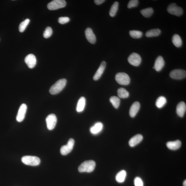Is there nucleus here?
Wrapping results in <instances>:
<instances>
[{"label":"nucleus","mask_w":186,"mask_h":186,"mask_svg":"<svg viewBox=\"0 0 186 186\" xmlns=\"http://www.w3.org/2000/svg\"><path fill=\"white\" fill-rule=\"evenodd\" d=\"M106 65V63L105 62L103 61L101 63L99 68L93 77V79L94 80H98L101 77L105 70Z\"/></svg>","instance_id":"4468645a"},{"label":"nucleus","mask_w":186,"mask_h":186,"mask_svg":"<svg viewBox=\"0 0 186 186\" xmlns=\"http://www.w3.org/2000/svg\"><path fill=\"white\" fill-rule=\"evenodd\" d=\"M86 103V100L84 97H81L79 99L76 107V111L78 112H82L84 110Z\"/></svg>","instance_id":"412c9836"},{"label":"nucleus","mask_w":186,"mask_h":186,"mask_svg":"<svg viewBox=\"0 0 186 186\" xmlns=\"http://www.w3.org/2000/svg\"><path fill=\"white\" fill-rule=\"evenodd\" d=\"M110 101L114 107L116 109L118 108L120 103V100L119 98L116 96L111 97L110 98Z\"/></svg>","instance_id":"c85d7f7f"},{"label":"nucleus","mask_w":186,"mask_h":186,"mask_svg":"<svg viewBox=\"0 0 186 186\" xmlns=\"http://www.w3.org/2000/svg\"><path fill=\"white\" fill-rule=\"evenodd\" d=\"M183 186H186V180H185L183 183Z\"/></svg>","instance_id":"e433bc0d"},{"label":"nucleus","mask_w":186,"mask_h":186,"mask_svg":"<svg viewBox=\"0 0 186 186\" xmlns=\"http://www.w3.org/2000/svg\"><path fill=\"white\" fill-rule=\"evenodd\" d=\"M85 34L86 38L89 43L92 44L96 43V37L91 28H87L86 30Z\"/></svg>","instance_id":"ddd939ff"},{"label":"nucleus","mask_w":186,"mask_h":186,"mask_svg":"<svg viewBox=\"0 0 186 186\" xmlns=\"http://www.w3.org/2000/svg\"><path fill=\"white\" fill-rule=\"evenodd\" d=\"M161 31L159 29H152L146 32V36L147 37H152L159 36Z\"/></svg>","instance_id":"b1692460"},{"label":"nucleus","mask_w":186,"mask_h":186,"mask_svg":"<svg viewBox=\"0 0 186 186\" xmlns=\"http://www.w3.org/2000/svg\"><path fill=\"white\" fill-rule=\"evenodd\" d=\"M25 61L28 67L32 69L35 66L37 59L35 56L32 54H30L25 57Z\"/></svg>","instance_id":"f8f14e48"},{"label":"nucleus","mask_w":186,"mask_h":186,"mask_svg":"<svg viewBox=\"0 0 186 186\" xmlns=\"http://www.w3.org/2000/svg\"><path fill=\"white\" fill-rule=\"evenodd\" d=\"M167 147L171 150H176L179 148L181 146V141L177 140L174 141H169L166 144Z\"/></svg>","instance_id":"aec40b11"},{"label":"nucleus","mask_w":186,"mask_h":186,"mask_svg":"<svg viewBox=\"0 0 186 186\" xmlns=\"http://www.w3.org/2000/svg\"><path fill=\"white\" fill-rule=\"evenodd\" d=\"M139 1L138 0H131L129 2L128 4V8H135L138 5Z\"/></svg>","instance_id":"473e14b6"},{"label":"nucleus","mask_w":186,"mask_h":186,"mask_svg":"<svg viewBox=\"0 0 186 186\" xmlns=\"http://www.w3.org/2000/svg\"><path fill=\"white\" fill-rule=\"evenodd\" d=\"M27 110V106L25 104H23L20 106L18 111L16 120L18 122H21L24 120Z\"/></svg>","instance_id":"9b49d317"},{"label":"nucleus","mask_w":186,"mask_h":186,"mask_svg":"<svg viewBox=\"0 0 186 186\" xmlns=\"http://www.w3.org/2000/svg\"><path fill=\"white\" fill-rule=\"evenodd\" d=\"M127 176L126 171L122 170L120 171L117 174L116 176V181L118 183H122L124 182Z\"/></svg>","instance_id":"4be33fe9"},{"label":"nucleus","mask_w":186,"mask_h":186,"mask_svg":"<svg viewBox=\"0 0 186 186\" xmlns=\"http://www.w3.org/2000/svg\"><path fill=\"white\" fill-rule=\"evenodd\" d=\"M140 107V104L138 102H134L132 104L130 107L129 110V115L132 118H134L136 116Z\"/></svg>","instance_id":"2eb2a0df"},{"label":"nucleus","mask_w":186,"mask_h":186,"mask_svg":"<svg viewBox=\"0 0 186 186\" xmlns=\"http://www.w3.org/2000/svg\"><path fill=\"white\" fill-rule=\"evenodd\" d=\"M105 1H104V0H95L94 2L95 3L97 4V5H100V4L103 3Z\"/></svg>","instance_id":"c9c22d12"},{"label":"nucleus","mask_w":186,"mask_h":186,"mask_svg":"<svg viewBox=\"0 0 186 186\" xmlns=\"http://www.w3.org/2000/svg\"><path fill=\"white\" fill-rule=\"evenodd\" d=\"M166 98L163 96H160L158 98L156 101V106L158 108H162L166 104Z\"/></svg>","instance_id":"393cba45"},{"label":"nucleus","mask_w":186,"mask_h":186,"mask_svg":"<svg viewBox=\"0 0 186 186\" xmlns=\"http://www.w3.org/2000/svg\"><path fill=\"white\" fill-rule=\"evenodd\" d=\"M67 81L65 79H62L57 81L50 88V94H56L61 92L66 86Z\"/></svg>","instance_id":"f257e3e1"},{"label":"nucleus","mask_w":186,"mask_h":186,"mask_svg":"<svg viewBox=\"0 0 186 186\" xmlns=\"http://www.w3.org/2000/svg\"><path fill=\"white\" fill-rule=\"evenodd\" d=\"M118 95L121 98H128L129 96V93L124 88H120L118 90Z\"/></svg>","instance_id":"a878e982"},{"label":"nucleus","mask_w":186,"mask_h":186,"mask_svg":"<svg viewBox=\"0 0 186 186\" xmlns=\"http://www.w3.org/2000/svg\"><path fill=\"white\" fill-rule=\"evenodd\" d=\"M30 20L29 19H26L24 21L21 23L19 27V30L20 32H24Z\"/></svg>","instance_id":"7c9ffc66"},{"label":"nucleus","mask_w":186,"mask_h":186,"mask_svg":"<svg viewBox=\"0 0 186 186\" xmlns=\"http://www.w3.org/2000/svg\"><path fill=\"white\" fill-rule=\"evenodd\" d=\"M46 121L47 128L51 130L54 129L57 122L56 116L54 114H51L46 117Z\"/></svg>","instance_id":"0eeeda50"},{"label":"nucleus","mask_w":186,"mask_h":186,"mask_svg":"<svg viewBox=\"0 0 186 186\" xmlns=\"http://www.w3.org/2000/svg\"><path fill=\"white\" fill-rule=\"evenodd\" d=\"M74 141L73 139H70L69 140L67 145L62 146L60 149V153L62 155H65L70 153L74 146Z\"/></svg>","instance_id":"1a4fd4ad"},{"label":"nucleus","mask_w":186,"mask_h":186,"mask_svg":"<svg viewBox=\"0 0 186 186\" xmlns=\"http://www.w3.org/2000/svg\"><path fill=\"white\" fill-rule=\"evenodd\" d=\"M96 165V163L93 160L84 161L79 166L78 171L80 172H91L94 170Z\"/></svg>","instance_id":"f03ea898"},{"label":"nucleus","mask_w":186,"mask_h":186,"mask_svg":"<svg viewBox=\"0 0 186 186\" xmlns=\"http://www.w3.org/2000/svg\"><path fill=\"white\" fill-rule=\"evenodd\" d=\"M129 34L132 38L136 39L140 38L143 36L142 32L136 30L130 31Z\"/></svg>","instance_id":"c756f323"},{"label":"nucleus","mask_w":186,"mask_h":186,"mask_svg":"<svg viewBox=\"0 0 186 186\" xmlns=\"http://www.w3.org/2000/svg\"><path fill=\"white\" fill-rule=\"evenodd\" d=\"M118 7V3L117 2H116L112 6L110 11L109 15L111 17H114L117 13Z\"/></svg>","instance_id":"cd10ccee"},{"label":"nucleus","mask_w":186,"mask_h":186,"mask_svg":"<svg viewBox=\"0 0 186 186\" xmlns=\"http://www.w3.org/2000/svg\"><path fill=\"white\" fill-rule=\"evenodd\" d=\"M143 139V137L142 135L140 134H136V136L132 137L130 140L129 142V145L131 147H134L141 142Z\"/></svg>","instance_id":"f3484780"},{"label":"nucleus","mask_w":186,"mask_h":186,"mask_svg":"<svg viewBox=\"0 0 186 186\" xmlns=\"http://www.w3.org/2000/svg\"><path fill=\"white\" fill-rule=\"evenodd\" d=\"M172 42L176 47L179 48L182 45V41L181 37L178 34H175L172 38Z\"/></svg>","instance_id":"5701e85b"},{"label":"nucleus","mask_w":186,"mask_h":186,"mask_svg":"<svg viewBox=\"0 0 186 186\" xmlns=\"http://www.w3.org/2000/svg\"><path fill=\"white\" fill-rule=\"evenodd\" d=\"M141 58L138 53H133L128 58V61L129 64L134 66H138L141 63Z\"/></svg>","instance_id":"9d476101"},{"label":"nucleus","mask_w":186,"mask_h":186,"mask_svg":"<svg viewBox=\"0 0 186 186\" xmlns=\"http://www.w3.org/2000/svg\"><path fill=\"white\" fill-rule=\"evenodd\" d=\"M66 4L64 0H54L48 4L47 8L50 10H55L64 8Z\"/></svg>","instance_id":"423d86ee"},{"label":"nucleus","mask_w":186,"mask_h":186,"mask_svg":"<svg viewBox=\"0 0 186 186\" xmlns=\"http://www.w3.org/2000/svg\"><path fill=\"white\" fill-rule=\"evenodd\" d=\"M167 10L169 14L177 16L182 15L183 12V9L177 5L175 3L170 4L167 7Z\"/></svg>","instance_id":"39448f33"},{"label":"nucleus","mask_w":186,"mask_h":186,"mask_svg":"<svg viewBox=\"0 0 186 186\" xmlns=\"http://www.w3.org/2000/svg\"><path fill=\"white\" fill-rule=\"evenodd\" d=\"M58 22L61 24H64L69 22L70 19L68 17H60L58 19Z\"/></svg>","instance_id":"f704fd0d"},{"label":"nucleus","mask_w":186,"mask_h":186,"mask_svg":"<svg viewBox=\"0 0 186 186\" xmlns=\"http://www.w3.org/2000/svg\"><path fill=\"white\" fill-rule=\"evenodd\" d=\"M52 34V30L50 27H48L46 28L45 32H44L43 36L44 38H49Z\"/></svg>","instance_id":"2f4dec72"},{"label":"nucleus","mask_w":186,"mask_h":186,"mask_svg":"<svg viewBox=\"0 0 186 186\" xmlns=\"http://www.w3.org/2000/svg\"><path fill=\"white\" fill-rule=\"evenodd\" d=\"M115 79L119 84L122 85H128L130 82L129 76L124 73H119L116 74Z\"/></svg>","instance_id":"20e7f679"},{"label":"nucleus","mask_w":186,"mask_h":186,"mask_svg":"<svg viewBox=\"0 0 186 186\" xmlns=\"http://www.w3.org/2000/svg\"><path fill=\"white\" fill-rule=\"evenodd\" d=\"M170 77L174 80H181L186 77V72L182 69L174 70L170 74Z\"/></svg>","instance_id":"6e6552de"},{"label":"nucleus","mask_w":186,"mask_h":186,"mask_svg":"<svg viewBox=\"0 0 186 186\" xmlns=\"http://www.w3.org/2000/svg\"><path fill=\"white\" fill-rule=\"evenodd\" d=\"M141 13L144 17L148 18L152 16L153 13V10L152 8H149L142 9L140 11Z\"/></svg>","instance_id":"bb28decb"},{"label":"nucleus","mask_w":186,"mask_h":186,"mask_svg":"<svg viewBox=\"0 0 186 186\" xmlns=\"http://www.w3.org/2000/svg\"><path fill=\"white\" fill-rule=\"evenodd\" d=\"M23 164L28 166H37L40 164V160L38 157L33 156H25L22 158Z\"/></svg>","instance_id":"7ed1b4c3"},{"label":"nucleus","mask_w":186,"mask_h":186,"mask_svg":"<svg viewBox=\"0 0 186 186\" xmlns=\"http://www.w3.org/2000/svg\"><path fill=\"white\" fill-rule=\"evenodd\" d=\"M134 184L135 186H143L142 180L139 177H136L134 180Z\"/></svg>","instance_id":"72a5a7b5"},{"label":"nucleus","mask_w":186,"mask_h":186,"mask_svg":"<svg viewBox=\"0 0 186 186\" xmlns=\"http://www.w3.org/2000/svg\"><path fill=\"white\" fill-rule=\"evenodd\" d=\"M103 128V124L101 122L96 123L93 126L90 128L91 133L94 135H96L100 133Z\"/></svg>","instance_id":"a211bd4d"},{"label":"nucleus","mask_w":186,"mask_h":186,"mask_svg":"<svg viewBox=\"0 0 186 186\" xmlns=\"http://www.w3.org/2000/svg\"><path fill=\"white\" fill-rule=\"evenodd\" d=\"M165 62L161 56H159L156 59L154 64V69L157 71H160L164 68Z\"/></svg>","instance_id":"dca6fc26"},{"label":"nucleus","mask_w":186,"mask_h":186,"mask_svg":"<svg viewBox=\"0 0 186 186\" xmlns=\"http://www.w3.org/2000/svg\"><path fill=\"white\" fill-rule=\"evenodd\" d=\"M186 110V104L184 102L181 101L177 106L176 113L181 117H183L184 116Z\"/></svg>","instance_id":"6ab92c4d"}]
</instances>
